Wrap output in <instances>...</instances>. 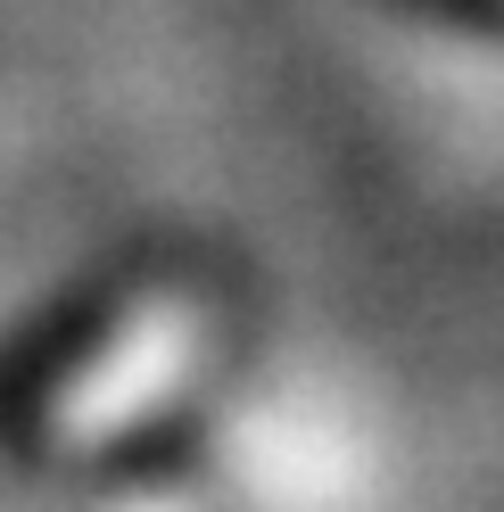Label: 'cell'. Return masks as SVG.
I'll return each instance as SVG.
<instances>
[{
	"label": "cell",
	"instance_id": "1",
	"mask_svg": "<svg viewBox=\"0 0 504 512\" xmlns=\"http://www.w3.org/2000/svg\"><path fill=\"white\" fill-rule=\"evenodd\" d=\"M191 347H199V306L191 298L141 306L133 323L108 339V356L83 364L67 389L42 405L34 446H42V455H91V446H108L116 430H133L141 413L174 389V372L191 364Z\"/></svg>",
	"mask_w": 504,
	"mask_h": 512
}]
</instances>
